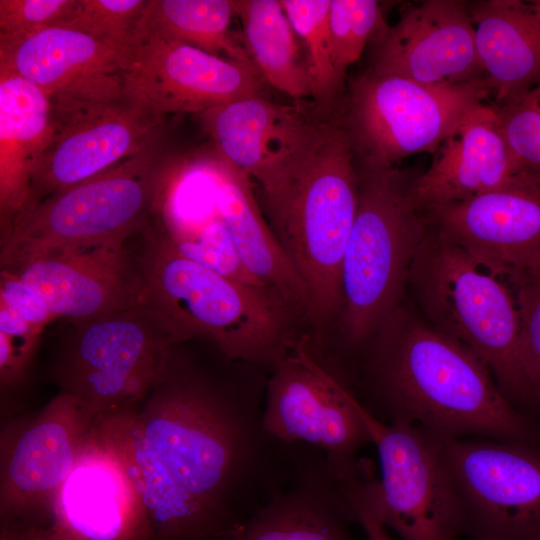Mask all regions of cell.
Here are the masks:
<instances>
[{
	"label": "cell",
	"mask_w": 540,
	"mask_h": 540,
	"mask_svg": "<svg viewBox=\"0 0 540 540\" xmlns=\"http://www.w3.org/2000/svg\"><path fill=\"white\" fill-rule=\"evenodd\" d=\"M257 198L279 246L304 284L316 330L342 305V264L359 195L355 155L336 112L312 105L302 127L259 177Z\"/></svg>",
	"instance_id": "cell-3"
},
{
	"label": "cell",
	"mask_w": 540,
	"mask_h": 540,
	"mask_svg": "<svg viewBox=\"0 0 540 540\" xmlns=\"http://www.w3.org/2000/svg\"><path fill=\"white\" fill-rule=\"evenodd\" d=\"M176 347L142 401L98 421L142 498L153 540H232L282 488L289 444L265 428L266 386L217 380Z\"/></svg>",
	"instance_id": "cell-1"
},
{
	"label": "cell",
	"mask_w": 540,
	"mask_h": 540,
	"mask_svg": "<svg viewBox=\"0 0 540 540\" xmlns=\"http://www.w3.org/2000/svg\"><path fill=\"white\" fill-rule=\"evenodd\" d=\"M7 270L68 321L147 306L145 282L127 244L58 250Z\"/></svg>",
	"instance_id": "cell-18"
},
{
	"label": "cell",
	"mask_w": 540,
	"mask_h": 540,
	"mask_svg": "<svg viewBox=\"0 0 540 540\" xmlns=\"http://www.w3.org/2000/svg\"><path fill=\"white\" fill-rule=\"evenodd\" d=\"M133 251L145 282L147 306L171 324L178 345L212 343L229 361L273 367L298 339L292 312L275 294L230 279L182 255L150 224Z\"/></svg>",
	"instance_id": "cell-5"
},
{
	"label": "cell",
	"mask_w": 540,
	"mask_h": 540,
	"mask_svg": "<svg viewBox=\"0 0 540 540\" xmlns=\"http://www.w3.org/2000/svg\"><path fill=\"white\" fill-rule=\"evenodd\" d=\"M53 365L65 392L97 416L142 401L163 375L178 345L169 321L150 306L69 321Z\"/></svg>",
	"instance_id": "cell-8"
},
{
	"label": "cell",
	"mask_w": 540,
	"mask_h": 540,
	"mask_svg": "<svg viewBox=\"0 0 540 540\" xmlns=\"http://www.w3.org/2000/svg\"><path fill=\"white\" fill-rule=\"evenodd\" d=\"M383 19L375 0H331L328 27L333 63L345 83L350 65L359 60Z\"/></svg>",
	"instance_id": "cell-30"
},
{
	"label": "cell",
	"mask_w": 540,
	"mask_h": 540,
	"mask_svg": "<svg viewBox=\"0 0 540 540\" xmlns=\"http://www.w3.org/2000/svg\"><path fill=\"white\" fill-rule=\"evenodd\" d=\"M359 412L381 475L372 478L365 467L341 480L345 493L402 540H457L463 513L437 439L416 426L383 422L361 403Z\"/></svg>",
	"instance_id": "cell-10"
},
{
	"label": "cell",
	"mask_w": 540,
	"mask_h": 540,
	"mask_svg": "<svg viewBox=\"0 0 540 540\" xmlns=\"http://www.w3.org/2000/svg\"><path fill=\"white\" fill-rule=\"evenodd\" d=\"M97 417L72 395L59 392L13 434L2 436L1 525L48 526L52 501Z\"/></svg>",
	"instance_id": "cell-14"
},
{
	"label": "cell",
	"mask_w": 540,
	"mask_h": 540,
	"mask_svg": "<svg viewBox=\"0 0 540 540\" xmlns=\"http://www.w3.org/2000/svg\"><path fill=\"white\" fill-rule=\"evenodd\" d=\"M437 441L461 504L464 534L540 540V450L485 438Z\"/></svg>",
	"instance_id": "cell-12"
},
{
	"label": "cell",
	"mask_w": 540,
	"mask_h": 540,
	"mask_svg": "<svg viewBox=\"0 0 540 540\" xmlns=\"http://www.w3.org/2000/svg\"><path fill=\"white\" fill-rule=\"evenodd\" d=\"M52 102L54 133L32 171L24 212L138 154L164 129V119L124 93L109 100Z\"/></svg>",
	"instance_id": "cell-13"
},
{
	"label": "cell",
	"mask_w": 540,
	"mask_h": 540,
	"mask_svg": "<svg viewBox=\"0 0 540 540\" xmlns=\"http://www.w3.org/2000/svg\"><path fill=\"white\" fill-rule=\"evenodd\" d=\"M480 66L502 104L540 85V1H468Z\"/></svg>",
	"instance_id": "cell-25"
},
{
	"label": "cell",
	"mask_w": 540,
	"mask_h": 540,
	"mask_svg": "<svg viewBox=\"0 0 540 540\" xmlns=\"http://www.w3.org/2000/svg\"><path fill=\"white\" fill-rule=\"evenodd\" d=\"M359 400L345 380L298 339L267 379L264 425L278 441L318 449L340 480L362 471L358 453L371 443Z\"/></svg>",
	"instance_id": "cell-11"
},
{
	"label": "cell",
	"mask_w": 540,
	"mask_h": 540,
	"mask_svg": "<svg viewBox=\"0 0 540 540\" xmlns=\"http://www.w3.org/2000/svg\"><path fill=\"white\" fill-rule=\"evenodd\" d=\"M257 69L156 36L129 46L123 93L161 119L169 114L200 116L218 105L265 95Z\"/></svg>",
	"instance_id": "cell-15"
},
{
	"label": "cell",
	"mask_w": 540,
	"mask_h": 540,
	"mask_svg": "<svg viewBox=\"0 0 540 540\" xmlns=\"http://www.w3.org/2000/svg\"><path fill=\"white\" fill-rule=\"evenodd\" d=\"M354 521L361 525L368 540H392L386 527L380 523L362 504L355 499L347 498Z\"/></svg>",
	"instance_id": "cell-36"
},
{
	"label": "cell",
	"mask_w": 540,
	"mask_h": 540,
	"mask_svg": "<svg viewBox=\"0 0 540 540\" xmlns=\"http://www.w3.org/2000/svg\"><path fill=\"white\" fill-rule=\"evenodd\" d=\"M0 303L43 330L49 323L58 319L16 274L7 269H1L0 272Z\"/></svg>",
	"instance_id": "cell-35"
},
{
	"label": "cell",
	"mask_w": 540,
	"mask_h": 540,
	"mask_svg": "<svg viewBox=\"0 0 540 540\" xmlns=\"http://www.w3.org/2000/svg\"><path fill=\"white\" fill-rule=\"evenodd\" d=\"M165 148L162 129L138 154L24 212L1 241V269L63 249L127 244L142 233L169 183Z\"/></svg>",
	"instance_id": "cell-7"
},
{
	"label": "cell",
	"mask_w": 540,
	"mask_h": 540,
	"mask_svg": "<svg viewBox=\"0 0 540 540\" xmlns=\"http://www.w3.org/2000/svg\"><path fill=\"white\" fill-rule=\"evenodd\" d=\"M491 96L486 76L432 86L365 70L350 81L336 114L356 162L391 169L413 154L433 155L463 115Z\"/></svg>",
	"instance_id": "cell-9"
},
{
	"label": "cell",
	"mask_w": 540,
	"mask_h": 540,
	"mask_svg": "<svg viewBox=\"0 0 540 540\" xmlns=\"http://www.w3.org/2000/svg\"><path fill=\"white\" fill-rule=\"evenodd\" d=\"M366 71L424 85L467 83L486 76L480 66L468 1L409 4L393 25L381 20L369 43Z\"/></svg>",
	"instance_id": "cell-16"
},
{
	"label": "cell",
	"mask_w": 540,
	"mask_h": 540,
	"mask_svg": "<svg viewBox=\"0 0 540 540\" xmlns=\"http://www.w3.org/2000/svg\"><path fill=\"white\" fill-rule=\"evenodd\" d=\"M243 43L266 84L299 101L311 97L307 62L280 0H233Z\"/></svg>",
	"instance_id": "cell-27"
},
{
	"label": "cell",
	"mask_w": 540,
	"mask_h": 540,
	"mask_svg": "<svg viewBox=\"0 0 540 540\" xmlns=\"http://www.w3.org/2000/svg\"><path fill=\"white\" fill-rule=\"evenodd\" d=\"M75 0H0V37H20L56 26Z\"/></svg>",
	"instance_id": "cell-34"
},
{
	"label": "cell",
	"mask_w": 540,
	"mask_h": 540,
	"mask_svg": "<svg viewBox=\"0 0 540 540\" xmlns=\"http://www.w3.org/2000/svg\"><path fill=\"white\" fill-rule=\"evenodd\" d=\"M201 172L243 266L292 312L309 321L307 290L271 231L250 177L217 151Z\"/></svg>",
	"instance_id": "cell-23"
},
{
	"label": "cell",
	"mask_w": 540,
	"mask_h": 540,
	"mask_svg": "<svg viewBox=\"0 0 540 540\" xmlns=\"http://www.w3.org/2000/svg\"><path fill=\"white\" fill-rule=\"evenodd\" d=\"M366 367L373 400L365 408L383 422L540 450V425L514 408L483 360L400 307L375 335Z\"/></svg>",
	"instance_id": "cell-2"
},
{
	"label": "cell",
	"mask_w": 540,
	"mask_h": 540,
	"mask_svg": "<svg viewBox=\"0 0 540 540\" xmlns=\"http://www.w3.org/2000/svg\"><path fill=\"white\" fill-rule=\"evenodd\" d=\"M431 226L474 255L506 269H540V175L519 169L504 185L426 211Z\"/></svg>",
	"instance_id": "cell-19"
},
{
	"label": "cell",
	"mask_w": 540,
	"mask_h": 540,
	"mask_svg": "<svg viewBox=\"0 0 540 540\" xmlns=\"http://www.w3.org/2000/svg\"><path fill=\"white\" fill-rule=\"evenodd\" d=\"M0 540H10V538L5 532L1 531Z\"/></svg>",
	"instance_id": "cell-38"
},
{
	"label": "cell",
	"mask_w": 540,
	"mask_h": 540,
	"mask_svg": "<svg viewBox=\"0 0 540 540\" xmlns=\"http://www.w3.org/2000/svg\"><path fill=\"white\" fill-rule=\"evenodd\" d=\"M10 540H64L55 535L49 528L26 525H1Z\"/></svg>",
	"instance_id": "cell-37"
},
{
	"label": "cell",
	"mask_w": 540,
	"mask_h": 540,
	"mask_svg": "<svg viewBox=\"0 0 540 540\" xmlns=\"http://www.w3.org/2000/svg\"><path fill=\"white\" fill-rule=\"evenodd\" d=\"M47 528L64 540H153L142 498L98 417L52 501Z\"/></svg>",
	"instance_id": "cell-17"
},
{
	"label": "cell",
	"mask_w": 540,
	"mask_h": 540,
	"mask_svg": "<svg viewBox=\"0 0 540 540\" xmlns=\"http://www.w3.org/2000/svg\"><path fill=\"white\" fill-rule=\"evenodd\" d=\"M409 284L429 323L478 355L514 408L540 425L509 270L474 255L430 225Z\"/></svg>",
	"instance_id": "cell-4"
},
{
	"label": "cell",
	"mask_w": 540,
	"mask_h": 540,
	"mask_svg": "<svg viewBox=\"0 0 540 540\" xmlns=\"http://www.w3.org/2000/svg\"><path fill=\"white\" fill-rule=\"evenodd\" d=\"M331 0H280L305 47L311 84V104L322 115L334 114L345 93L335 71L328 16Z\"/></svg>",
	"instance_id": "cell-29"
},
{
	"label": "cell",
	"mask_w": 540,
	"mask_h": 540,
	"mask_svg": "<svg viewBox=\"0 0 540 540\" xmlns=\"http://www.w3.org/2000/svg\"><path fill=\"white\" fill-rule=\"evenodd\" d=\"M540 410V269L509 270Z\"/></svg>",
	"instance_id": "cell-33"
},
{
	"label": "cell",
	"mask_w": 540,
	"mask_h": 540,
	"mask_svg": "<svg viewBox=\"0 0 540 540\" xmlns=\"http://www.w3.org/2000/svg\"><path fill=\"white\" fill-rule=\"evenodd\" d=\"M494 107L518 168L540 175V85Z\"/></svg>",
	"instance_id": "cell-32"
},
{
	"label": "cell",
	"mask_w": 540,
	"mask_h": 540,
	"mask_svg": "<svg viewBox=\"0 0 540 540\" xmlns=\"http://www.w3.org/2000/svg\"><path fill=\"white\" fill-rule=\"evenodd\" d=\"M309 106H286L253 95L211 108L200 118L215 151L257 180L297 134Z\"/></svg>",
	"instance_id": "cell-26"
},
{
	"label": "cell",
	"mask_w": 540,
	"mask_h": 540,
	"mask_svg": "<svg viewBox=\"0 0 540 540\" xmlns=\"http://www.w3.org/2000/svg\"><path fill=\"white\" fill-rule=\"evenodd\" d=\"M129 46L70 28L50 26L20 37H0V68L51 99L109 100L123 93Z\"/></svg>",
	"instance_id": "cell-20"
},
{
	"label": "cell",
	"mask_w": 540,
	"mask_h": 540,
	"mask_svg": "<svg viewBox=\"0 0 540 540\" xmlns=\"http://www.w3.org/2000/svg\"><path fill=\"white\" fill-rule=\"evenodd\" d=\"M293 477L241 526L232 540H356L339 478L316 448L289 446Z\"/></svg>",
	"instance_id": "cell-21"
},
{
	"label": "cell",
	"mask_w": 540,
	"mask_h": 540,
	"mask_svg": "<svg viewBox=\"0 0 540 540\" xmlns=\"http://www.w3.org/2000/svg\"><path fill=\"white\" fill-rule=\"evenodd\" d=\"M233 16V0H147L133 41L143 36L175 40L256 69L243 39L230 30Z\"/></svg>",
	"instance_id": "cell-28"
},
{
	"label": "cell",
	"mask_w": 540,
	"mask_h": 540,
	"mask_svg": "<svg viewBox=\"0 0 540 540\" xmlns=\"http://www.w3.org/2000/svg\"><path fill=\"white\" fill-rule=\"evenodd\" d=\"M432 156L415 185L417 201L426 211L497 189L519 170L489 101L468 110Z\"/></svg>",
	"instance_id": "cell-22"
},
{
	"label": "cell",
	"mask_w": 540,
	"mask_h": 540,
	"mask_svg": "<svg viewBox=\"0 0 540 540\" xmlns=\"http://www.w3.org/2000/svg\"><path fill=\"white\" fill-rule=\"evenodd\" d=\"M147 0H75L56 25L130 46Z\"/></svg>",
	"instance_id": "cell-31"
},
{
	"label": "cell",
	"mask_w": 540,
	"mask_h": 540,
	"mask_svg": "<svg viewBox=\"0 0 540 540\" xmlns=\"http://www.w3.org/2000/svg\"><path fill=\"white\" fill-rule=\"evenodd\" d=\"M358 206L344 253L341 331L350 347L375 337L399 308L412 264L429 230L417 201L419 174L356 162Z\"/></svg>",
	"instance_id": "cell-6"
},
{
	"label": "cell",
	"mask_w": 540,
	"mask_h": 540,
	"mask_svg": "<svg viewBox=\"0 0 540 540\" xmlns=\"http://www.w3.org/2000/svg\"><path fill=\"white\" fill-rule=\"evenodd\" d=\"M53 133L51 97L23 77L0 68L1 241L25 211L32 171Z\"/></svg>",
	"instance_id": "cell-24"
}]
</instances>
